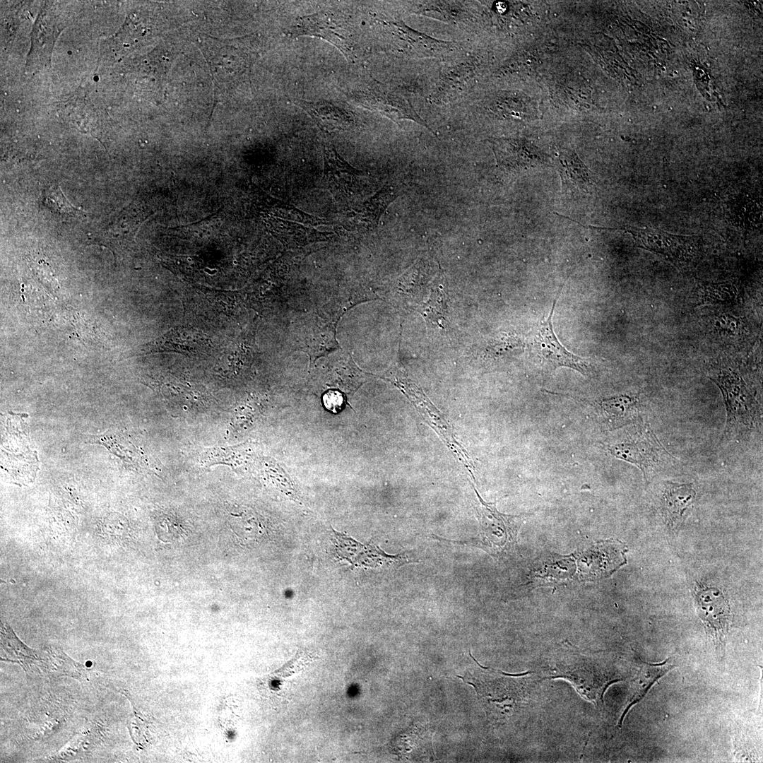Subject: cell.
Listing matches in <instances>:
<instances>
[{"label":"cell","mask_w":763,"mask_h":763,"mask_svg":"<svg viewBox=\"0 0 763 763\" xmlns=\"http://www.w3.org/2000/svg\"><path fill=\"white\" fill-rule=\"evenodd\" d=\"M624 427L601 444L605 451L637 466L646 482L677 468L678 459L663 446L649 424L642 421Z\"/></svg>","instance_id":"1"},{"label":"cell","mask_w":763,"mask_h":763,"mask_svg":"<svg viewBox=\"0 0 763 763\" xmlns=\"http://www.w3.org/2000/svg\"><path fill=\"white\" fill-rule=\"evenodd\" d=\"M549 675L567 680L585 699L603 703L607 687L619 680L605 662L596 653L564 646L553 655Z\"/></svg>","instance_id":"2"},{"label":"cell","mask_w":763,"mask_h":763,"mask_svg":"<svg viewBox=\"0 0 763 763\" xmlns=\"http://www.w3.org/2000/svg\"><path fill=\"white\" fill-rule=\"evenodd\" d=\"M709 378L719 387L724 401L726 420L723 437L739 439L762 425V408L741 375L721 368Z\"/></svg>","instance_id":"3"},{"label":"cell","mask_w":763,"mask_h":763,"mask_svg":"<svg viewBox=\"0 0 763 763\" xmlns=\"http://www.w3.org/2000/svg\"><path fill=\"white\" fill-rule=\"evenodd\" d=\"M476 506L479 522L478 536L468 540L451 541L481 548L494 556L512 552L516 545V537L521 515H509L499 512L495 502H486L479 495Z\"/></svg>","instance_id":"4"},{"label":"cell","mask_w":763,"mask_h":763,"mask_svg":"<svg viewBox=\"0 0 763 763\" xmlns=\"http://www.w3.org/2000/svg\"><path fill=\"white\" fill-rule=\"evenodd\" d=\"M503 673H481L474 687L486 709L495 719H504L517 711L527 694L525 679L502 676Z\"/></svg>","instance_id":"5"},{"label":"cell","mask_w":763,"mask_h":763,"mask_svg":"<svg viewBox=\"0 0 763 763\" xmlns=\"http://www.w3.org/2000/svg\"><path fill=\"white\" fill-rule=\"evenodd\" d=\"M622 230L630 233L637 246L659 254L677 266H686L699 254V238L676 235L651 229L627 227Z\"/></svg>","instance_id":"6"},{"label":"cell","mask_w":763,"mask_h":763,"mask_svg":"<svg viewBox=\"0 0 763 763\" xmlns=\"http://www.w3.org/2000/svg\"><path fill=\"white\" fill-rule=\"evenodd\" d=\"M559 295L560 292L554 300L548 317H543L536 329L532 349L550 369L569 367L584 376H589L591 369L589 360L568 351L559 342L554 332L552 319Z\"/></svg>","instance_id":"7"},{"label":"cell","mask_w":763,"mask_h":763,"mask_svg":"<svg viewBox=\"0 0 763 763\" xmlns=\"http://www.w3.org/2000/svg\"><path fill=\"white\" fill-rule=\"evenodd\" d=\"M20 415L13 414L12 418L7 420L6 439L3 445V453L8 455L6 470L8 473L15 480L26 483L35 478L28 467L36 474L38 461L35 451L30 449L25 425L21 424L18 430L22 419L19 418Z\"/></svg>","instance_id":"8"},{"label":"cell","mask_w":763,"mask_h":763,"mask_svg":"<svg viewBox=\"0 0 763 763\" xmlns=\"http://www.w3.org/2000/svg\"><path fill=\"white\" fill-rule=\"evenodd\" d=\"M336 556L355 567H380L408 562L403 554L388 555L372 543H360L348 535L332 530Z\"/></svg>","instance_id":"9"},{"label":"cell","mask_w":763,"mask_h":763,"mask_svg":"<svg viewBox=\"0 0 763 763\" xmlns=\"http://www.w3.org/2000/svg\"><path fill=\"white\" fill-rule=\"evenodd\" d=\"M323 183L338 201L347 203L355 194L362 172L354 168L328 142L324 146Z\"/></svg>","instance_id":"10"},{"label":"cell","mask_w":763,"mask_h":763,"mask_svg":"<svg viewBox=\"0 0 763 763\" xmlns=\"http://www.w3.org/2000/svg\"><path fill=\"white\" fill-rule=\"evenodd\" d=\"M360 98L365 107L377 110L395 122L412 120L431 130L408 99L379 83L375 81L365 86Z\"/></svg>","instance_id":"11"},{"label":"cell","mask_w":763,"mask_h":763,"mask_svg":"<svg viewBox=\"0 0 763 763\" xmlns=\"http://www.w3.org/2000/svg\"><path fill=\"white\" fill-rule=\"evenodd\" d=\"M698 613L706 631L718 646L723 643L731 623L728 601L715 588H703L696 591Z\"/></svg>","instance_id":"12"},{"label":"cell","mask_w":763,"mask_h":763,"mask_svg":"<svg viewBox=\"0 0 763 763\" xmlns=\"http://www.w3.org/2000/svg\"><path fill=\"white\" fill-rule=\"evenodd\" d=\"M401 50L413 58H437L461 48L458 43L440 40L417 31L401 21L389 23Z\"/></svg>","instance_id":"13"},{"label":"cell","mask_w":763,"mask_h":763,"mask_svg":"<svg viewBox=\"0 0 763 763\" xmlns=\"http://www.w3.org/2000/svg\"><path fill=\"white\" fill-rule=\"evenodd\" d=\"M603 426L610 430L642 422L641 403L637 395L619 394L596 401Z\"/></svg>","instance_id":"14"},{"label":"cell","mask_w":763,"mask_h":763,"mask_svg":"<svg viewBox=\"0 0 763 763\" xmlns=\"http://www.w3.org/2000/svg\"><path fill=\"white\" fill-rule=\"evenodd\" d=\"M476 61L468 59L444 71L430 95V101L435 104L449 102L466 90L475 78Z\"/></svg>","instance_id":"15"},{"label":"cell","mask_w":763,"mask_h":763,"mask_svg":"<svg viewBox=\"0 0 763 763\" xmlns=\"http://www.w3.org/2000/svg\"><path fill=\"white\" fill-rule=\"evenodd\" d=\"M208 345V340L200 332L191 329L177 328L148 343L141 350L144 353L172 351L194 355L204 353Z\"/></svg>","instance_id":"16"},{"label":"cell","mask_w":763,"mask_h":763,"mask_svg":"<svg viewBox=\"0 0 763 763\" xmlns=\"http://www.w3.org/2000/svg\"><path fill=\"white\" fill-rule=\"evenodd\" d=\"M143 211L130 205L110 218L100 232L101 242L108 246L125 244L134 239L141 225L148 216Z\"/></svg>","instance_id":"17"},{"label":"cell","mask_w":763,"mask_h":763,"mask_svg":"<svg viewBox=\"0 0 763 763\" xmlns=\"http://www.w3.org/2000/svg\"><path fill=\"white\" fill-rule=\"evenodd\" d=\"M446 282L441 272L431 282L430 287L415 311L419 312L429 326L444 329L449 324L448 293Z\"/></svg>","instance_id":"18"},{"label":"cell","mask_w":763,"mask_h":763,"mask_svg":"<svg viewBox=\"0 0 763 763\" xmlns=\"http://www.w3.org/2000/svg\"><path fill=\"white\" fill-rule=\"evenodd\" d=\"M493 150L499 165L511 170H522L540 162L537 149L528 142L516 138L492 141Z\"/></svg>","instance_id":"19"},{"label":"cell","mask_w":763,"mask_h":763,"mask_svg":"<svg viewBox=\"0 0 763 763\" xmlns=\"http://www.w3.org/2000/svg\"><path fill=\"white\" fill-rule=\"evenodd\" d=\"M434 261L422 257L411 266L401 279L407 307L415 311L437 273Z\"/></svg>","instance_id":"20"},{"label":"cell","mask_w":763,"mask_h":763,"mask_svg":"<svg viewBox=\"0 0 763 763\" xmlns=\"http://www.w3.org/2000/svg\"><path fill=\"white\" fill-rule=\"evenodd\" d=\"M696 495L692 483H663L661 511L670 527L682 521L685 513L694 502Z\"/></svg>","instance_id":"21"},{"label":"cell","mask_w":763,"mask_h":763,"mask_svg":"<svg viewBox=\"0 0 763 763\" xmlns=\"http://www.w3.org/2000/svg\"><path fill=\"white\" fill-rule=\"evenodd\" d=\"M668 659L658 663L639 661V669L636 675L630 682L627 700L618 720L619 727H621L623 720L629 709L644 697L650 688L661 677L675 667L674 665L668 663Z\"/></svg>","instance_id":"22"},{"label":"cell","mask_w":763,"mask_h":763,"mask_svg":"<svg viewBox=\"0 0 763 763\" xmlns=\"http://www.w3.org/2000/svg\"><path fill=\"white\" fill-rule=\"evenodd\" d=\"M471 2L463 1H425L418 2L413 13L451 24H470L475 18Z\"/></svg>","instance_id":"23"},{"label":"cell","mask_w":763,"mask_h":763,"mask_svg":"<svg viewBox=\"0 0 763 763\" xmlns=\"http://www.w3.org/2000/svg\"><path fill=\"white\" fill-rule=\"evenodd\" d=\"M295 104L304 110L324 131L345 130L354 123L350 112L327 101L307 102L297 100Z\"/></svg>","instance_id":"24"},{"label":"cell","mask_w":763,"mask_h":763,"mask_svg":"<svg viewBox=\"0 0 763 763\" xmlns=\"http://www.w3.org/2000/svg\"><path fill=\"white\" fill-rule=\"evenodd\" d=\"M1 646L6 653L7 660L19 663L27 673L35 668L45 669V655L24 644L8 624H1Z\"/></svg>","instance_id":"25"},{"label":"cell","mask_w":763,"mask_h":763,"mask_svg":"<svg viewBox=\"0 0 763 763\" xmlns=\"http://www.w3.org/2000/svg\"><path fill=\"white\" fill-rule=\"evenodd\" d=\"M557 162L563 189L576 188L589 191L593 183L591 172L574 151L564 148L558 150Z\"/></svg>","instance_id":"26"},{"label":"cell","mask_w":763,"mask_h":763,"mask_svg":"<svg viewBox=\"0 0 763 763\" xmlns=\"http://www.w3.org/2000/svg\"><path fill=\"white\" fill-rule=\"evenodd\" d=\"M399 190L391 185H384L374 196L362 203L360 210H355L354 218L367 227L377 225L381 215L389 205L399 195Z\"/></svg>","instance_id":"27"},{"label":"cell","mask_w":763,"mask_h":763,"mask_svg":"<svg viewBox=\"0 0 763 763\" xmlns=\"http://www.w3.org/2000/svg\"><path fill=\"white\" fill-rule=\"evenodd\" d=\"M249 449L246 444L229 446L208 448L198 456V463L204 467L215 465H226L237 467L249 458Z\"/></svg>","instance_id":"28"},{"label":"cell","mask_w":763,"mask_h":763,"mask_svg":"<svg viewBox=\"0 0 763 763\" xmlns=\"http://www.w3.org/2000/svg\"><path fill=\"white\" fill-rule=\"evenodd\" d=\"M270 223L271 229L276 231L277 235L280 236L283 240L287 242L314 241L319 237L322 239L323 236L331 234L326 232H319L312 226L283 219L270 220Z\"/></svg>","instance_id":"29"},{"label":"cell","mask_w":763,"mask_h":763,"mask_svg":"<svg viewBox=\"0 0 763 763\" xmlns=\"http://www.w3.org/2000/svg\"><path fill=\"white\" fill-rule=\"evenodd\" d=\"M44 654L45 669H48L52 673L68 675L80 680L87 679L88 673L85 667L73 661L60 649L49 648Z\"/></svg>","instance_id":"30"},{"label":"cell","mask_w":763,"mask_h":763,"mask_svg":"<svg viewBox=\"0 0 763 763\" xmlns=\"http://www.w3.org/2000/svg\"><path fill=\"white\" fill-rule=\"evenodd\" d=\"M43 203L53 212L61 215L71 216L81 213L69 202L58 184L52 185L43 191Z\"/></svg>","instance_id":"31"},{"label":"cell","mask_w":763,"mask_h":763,"mask_svg":"<svg viewBox=\"0 0 763 763\" xmlns=\"http://www.w3.org/2000/svg\"><path fill=\"white\" fill-rule=\"evenodd\" d=\"M704 300L707 302H721L731 300L733 287L727 284H709L704 287Z\"/></svg>","instance_id":"32"},{"label":"cell","mask_w":763,"mask_h":763,"mask_svg":"<svg viewBox=\"0 0 763 763\" xmlns=\"http://www.w3.org/2000/svg\"><path fill=\"white\" fill-rule=\"evenodd\" d=\"M325 407L334 413L341 411L344 404V398L337 391H329L323 397Z\"/></svg>","instance_id":"33"}]
</instances>
